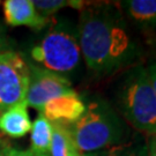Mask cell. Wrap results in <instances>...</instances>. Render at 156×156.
Wrapping results in <instances>:
<instances>
[{
	"instance_id": "cell-1",
	"label": "cell",
	"mask_w": 156,
	"mask_h": 156,
	"mask_svg": "<svg viewBox=\"0 0 156 156\" xmlns=\"http://www.w3.org/2000/svg\"><path fill=\"white\" fill-rule=\"evenodd\" d=\"M119 2H83L76 24L81 56L96 76H108L136 65L142 45Z\"/></svg>"
},
{
	"instance_id": "cell-2",
	"label": "cell",
	"mask_w": 156,
	"mask_h": 156,
	"mask_svg": "<svg viewBox=\"0 0 156 156\" xmlns=\"http://www.w3.org/2000/svg\"><path fill=\"white\" fill-rule=\"evenodd\" d=\"M68 129L81 155L122 144L131 136L120 115L103 100L89 102L83 116Z\"/></svg>"
},
{
	"instance_id": "cell-3",
	"label": "cell",
	"mask_w": 156,
	"mask_h": 156,
	"mask_svg": "<svg viewBox=\"0 0 156 156\" xmlns=\"http://www.w3.org/2000/svg\"><path fill=\"white\" fill-rule=\"evenodd\" d=\"M116 100L125 123L140 133L156 135V96L144 65L136 64L126 71Z\"/></svg>"
},
{
	"instance_id": "cell-4",
	"label": "cell",
	"mask_w": 156,
	"mask_h": 156,
	"mask_svg": "<svg viewBox=\"0 0 156 156\" xmlns=\"http://www.w3.org/2000/svg\"><path fill=\"white\" fill-rule=\"evenodd\" d=\"M30 56L38 66L67 78V74L78 68L82 58L76 26L68 19L55 20L31 49Z\"/></svg>"
},
{
	"instance_id": "cell-5",
	"label": "cell",
	"mask_w": 156,
	"mask_h": 156,
	"mask_svg": "<svg viewBox=\"0 0 156 156\" xmlns=\"http://www.w3.org/2000/svg\"><path fill=\"white\" fill-rule=\"evenodd\" d=\"M30 79L29 62L16 51L0 52V105L2 111L27 97Z\"/></svg>"
},
{
	"instance_id": "cell-6",
	"label": "cell",
	"mask_w": 156,
	"mask_h": 156,
	"mask_svg": "<svg viewBox=\"0 0 156 156\" xmlns=\"http://www.w3.org/2000/svg\"><path fill=\"white\" fill-rule=\"evenodd\" d=\"M29 66L30 79L26 101L30 108L41 111L48 101L74 90L71 81L66 76L35 64H29Z\"/></svg>"
},
{
	"instance_id": "cell-7",
	"label": "cell",
	"mask_w": 156,
	"mask_h": 156,
	"mask_svg": "<svg viewBox=\"0 0 156 156\" xmlns=\"http://www.w3.org/2000/svg\"><path fill=\"white\" fill-rule=\"evenodd\" d=\"M87 104L83 98L73 90L48 101L39 113L51 124L71 127L86 112Z\"/></svg>"
},
{
	"instance_id": "cell-8",
	"label": "cell",
	"mask_w": 156,
	"mask_h": 156,
	"mask_svg": "<svg viewBox=\"0 0 156 156\" xmlns=\"http://www.w3.org/2000/svg\"><path fill=\"white\" fill-rule=\"evenodd\" d=\"M4 17L11 27H28L42 30L51 22L50 19L39 15L33 0H6L4 2Z\"/></svg>"
},
{
	"instance_id": "cell-9",
	"label": "cell",
	"mask_w": 156,
	"mask_h": 156,
	"mask_svg": "<svg viewBox=\"0 0 156 156\" xmlns=\"http://www.w3.org/2000/svg\"><path fill=\"white\" fill-rule=\"evenodd\" d=\"M119 6L132 27L146 34L156 30V0H125Z\"/></svg>"
},
{
	"instance_id": "cell-10",
	"label": "cell",
	"mask_w": 156,
	"mask_h": 156,
	"mask_svg": "<svg viewBox=\"0 0 156 156\" xmlns=\"http://www.w3.org/2000/svg\"><path fill=\"white\" fill-rule=\"evenodd\" d=\"M28 108V103L24 100L4 110L0 113V132L13 139L26 136L33 125Z\"/></svg>"
},
{
	"instance_id": "cell-11",
	"label": "cell",
	"mask_w": 156,
	"mask_h": 156,
	"mask_svg": "<svg viewBox=\"0 0 156 156\" xmlns=\"http://www.w3.org/2000/svg\"><path fill=\"white\" fill-rule=\"evenodd\" d=\"M52 140V124L41 113L31 125L30 151L31 156H50Z\"/></svg>"
},
{
	"instance_id": "cell-12",
	"label": "cell",
	"mask_w": 156,
	"mask_h": 156,
	"mask_svg": "<svg viewBox=\"0 0 156 156\" xmlns=\"http://www.w3.org/2000/svg\"><path fill=\"white\" fill-rule=\"evenodd\" d=\"M82 156H148L146 139L140 135L129 136L122 144Z\"/></svg>"
},
{
	"instance_id": "cell-13",
	"label": "cell",
	"mask_w": 156,
	"mask_h": 156,
	"mask_svg": "<svg viewBox=\"0 0 156 156\" xmlns=\"http://www.w3.org/2000/svg\"><path fill=\"white\" fill-rule=\"evenodd\" d=\"M75 149L68 127L52 124L50 156H72Z\"/></svg>"
},
{
	"instance_id": "cell-14",
	"label": "cell",
	"mask_w": 156,
	"mask_h": 156,
	"mask_svg": "<svg viewBox=\"0 0 156 156\" xmlns=\"http://www.w3.org/2000/svg\"><path fill=\"white\" fill-rule=\"evenodd\" d=\"M33 4L38 12L39 15L43 17L50 19L53 14L59 12L62 8L72 6V1H66V0H33Z\"/></svg>"
},
{
	"instance_id": "cell-15",
	"label": "cell",
	"mask_w": 156,
	"mask_h": 156,
	"mask_svg": "<svg viewBox=\"0 0 156 156\" xmlns=\"http://www.w3.org/2000/svg\"><path fill=\"white\" fill-rule=\"evenodd\" d=\"M147 68V72H148V76L153 86V89L155 93L156 96V59H154L151 62H149V65L146 67Z\"/></svg>"
},
{
	"instance_id": "cell-16",
	"label": "cell",
	"mask_w": 156,
	"mask_h": 156,
	"mask_svg": "<svg viewBox=\"0 0 156 156\" xmlns=\"http://www.w3.org/2000/svg\"><path fill=\"white\" fill-rule=\"evenodd\" d=\"M8 50H11V43H9V39L6 35L4 27L0 24V52Z\"/></svg>"
},
{
	"instance_id": "cell-17",
	"label": "cell",
	"mask_w": 156,
	"mask_h": 156,
	"mask_svg": "<svg viewBox=\"0 0 156 156\" xmlns=\"http://www.w3.org/2000/svg\"><path fill=\"white\" fill-rule=\"evenodd\" d=\"M147 145V155L156 156V135H149L146 139Z\"/></svg>"
},
{
	"instance_id": "cell-18",
	"label": "cell",
	"mask_w": 156,
	"mask_h": 156,
	"mask_svg": "<svg viewBox=\"0 0 156 156\" xmlns=\"http://www.w3.org/2000/svg\"><path fill=\"white\" fill-rule=\"evenodd\" d=\"M5 156H31V154L29 151H22V149H17V148H13L11 146H7Z\"/></svg>"
},
{
	"instance_id": "cell-19",
	"label": "cell",
	"mask_w": 156,
	"mask_h": 156,
	"mask_svg": "<svg viewBox=\"0 0 156 156\" xmlns=\"http://www.w3.org/2000/svg\"><path fill=\"white\" fill-rule=\"evenodd\" d=\"M7 146L8 145H6V142L0 140V156H5L6 147H7Z\"/></svg>"
},
{
	"instance_id": "cell-20",
	"label": "cell",
	"mask_w": 156,
	"mask_h": 156,
	"mask_svg": "<svg viewBox=\"0 0 156 156\" xmlns=\"http://www.w3.org/2000/svg\"><path fill=\"white\" fill-rule=\"evenodd\" d=\"M72 156H82L81 155V154H80V153H79L78 151H76V149H75V151H73V154H72Z\"/></svg>"
},
{
	"instance_id": "cell-21",
	"label": "cell",
	"mask_w": 156,
	"mask_h": 156,
	"mask_svg": "<svg viewBox=\"0 0 156 156\" xmlns=\"http://www.w3.org/2000/svg\"><path fill=\"white\" fill-rule=\"evenodd\" d=\"M2 112V108H1V105H0V113Z\"/></svg>"
}]
</instances>
